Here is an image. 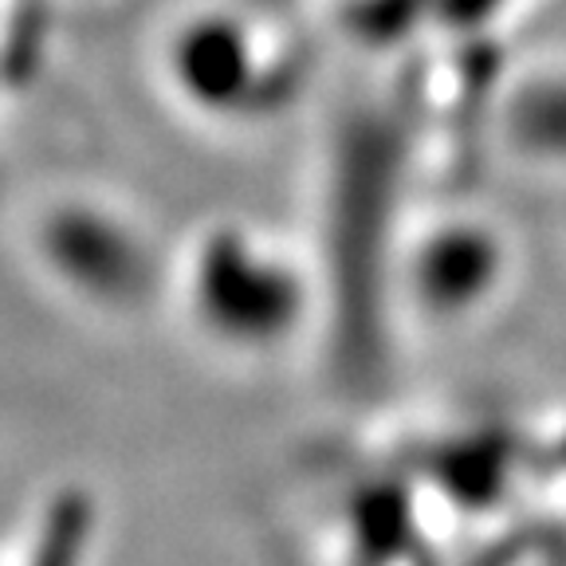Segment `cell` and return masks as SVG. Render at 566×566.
<instances>
[{"label":"cell","instance_id":"obj_1","mask_svg":"<svg viewBox=\"0 0 566 566\" xmlns=\"http://www.w3.org/2000/svg\"><path fill=\"white\" fill-rule=\"evenodd\" d=\"M0 566H95L91 535L71 515H63V523H40L0 547Z\"/></svg>","mask_w":566,"mask_h":566}]
</instances>
